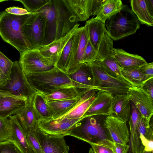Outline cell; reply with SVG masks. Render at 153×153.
<instances>
[{
  "instance_id": "obj_47",
  "label": "cell",
  "mask_w": 153,
  "mask_h": 153,
  "mask_svg": "<svg viewBox=\"0 0 153 153\" xmlns=\"http://www.w3.org/2000/svg\"><path fill=\"white\" fill-rule=\"evenodd\" d=\"M5 96H10L18 97L11 94L7 91L0 89V98Z\"/></svg>"
},
{
  "instance_id": "obj_24",
  "label": "cell",
  "mask_w": 153,
  "mask_h": 153,
  "mask_svg": "<svg viewBox=\"0 0 153 153\" xmlns=\"http://www.w3.org/2000/svg\"><path fill=\"white\" fill-rule=\"evenodd\" d=\"M15 115L25 133L37 128L39 121L41 120L33 106L32 101Z\"/></svg>"
},
{
  "instance_id": "obj_43",
  "label": "cell",
  "mask_w": 153,
  "mask_h": 153,
  "mask_svg": "<svg viewBox=\"0 0 153 153\" xmlns=\"http://www.w3.org/2000/svg\"><path fill=\"white\" fill-rule=\"evenodd\" d=\"M140 70L149 78L153 77V63H147L139 67Z\"/></svg>"
},
{
  "instance_id": "obj_25",
  "label": "cell",
  "mask_w": 153,
  "mask_h": 153,
  "mask_svg": "<svg viewBox=\"0 0 153 153\" xmlns=\"http://www.w3.org/2000/svg\"><path fill=\"white\" fill-rule=\"evenodd\" d=\"M84 26L91 43L97 51L102 38L106 32L105 23L95 17H93L86 21Z\"/></svg>"
},
{
  "instance_id": "obj_9",
  "label": "cell",
  "mask_w": 153,
  "mask_h": 153,
  "mask_svg": "<svg viewBox=\"0 0 153 153\" xmlns=\"http://www.w3.org/2000/svg\"><path fill=\"white\" fill-rule=\"evenodd\" d=\"M45 17L38 12L29 14L24 23L23 32L31 49L45 45Z\"/></svg>"
},
{
  "instance_id": "obj_41",
  "label": "cell",
  "mask_w": 153,
  "mask_h": 153,
  "mask_svg": "<svg viewBox=\"0 0 153 153\" xmlns=\"http://www.w3.org/2000/svg\"><path fill=\"white\" fill-rule=\"evenodd\" d=\"M94 153H114L111 148L101 145L90 143Z\"/></svg>"
},
{
  "instance_id": "obj_48",
  "label": "cell",
  "mask_w": 153,
  "mask_h": 153,
  "mask_svg": "<svg viewBox=\"0 0 153 153\" xmlns=\"http://www.w3.org/2000/svg\"><path fill=\"white\" fill-rule=\"evenodd\" d=\"M6 81L4 80L1 75L0 74V85L4 83Z\"/></svg>"
},
{
  "instance_id": "obj_6",
  "label": "cell",
  "mask_w": 153,
  "mask_h": 153,
  "mask_svg": "<svg viewBox=\"0 0 153 153\" xmlns=\"http://www.w3.org/2000/svg\"><path fill=\"white\" fill-rule=\"evenodd\" d=\"M88 64L91 67L95 89L109 92L115 96L127 94L129 88L133 86L124 79L116 78L109 75L98 62Z\"/></svg>"
},
{
  "instance_id": "obj_39",
  "label": "cell",
  "mask_w": 153,
  "mask_h": 153,
  "mask_svg": "<svg viewBox=\"0 0 153 153\" xmlns=\"http://www.w3.org/2000/svg\"><path fill=\"white\" fill-rule=\"evenodd\" d=\"M97 52L89 39L82 59V64L90 63L94 62Z\"/></svg>"
},
{
  "instance_id": "obj_45",
  "label": "cell",
  "mask_w": 153,
  "mask_h": 153,
  "mask_svg": "<svg viewBox=\"0 0 153 153\" xmlns=\"http://www.w3.org/2000/svg\"><path fill=\"white\" fill-rule=\"evenodd\" d=\"M129 146L127 144L122 145L114 143L112 149L114 153H127Z\"/></svg>"
},
{
  "instance_id": "obj_14",
  "label": "cell",
  "mask_w": 153,
  "mask_h": 153,
  "mask_svg": "<svg viewBox=\"0 0 153 153\" xmlns=\"http://www.w3.org/2000/svg\"><path fill=\"white\" fill-rule=\"evenodd\" d=\"M127 94L142 116L150 122L153 114V99L141 88L135 86L129 88Z\"/></svg>"
},
{
  "instance_id": "obj_19",
  "label": "cell",
  "mask_w": 153,
  "mask_h": 153,
  "mask_svg": "<svg viewBox=\"0 0 153 153\" xmlns=\"http://www.w3.org/2000/svg\"><path fill=\"white\" fill-rule=\"evenodd\" d=\"M114 96L111 93L98 91L96 97L83 117L95 115H110Z\"/></svg>"
},
{
  "instance_id": "obj_21",
  "label": "cell",
  "mask_w": 153,
  "mask_h": 153,
  "mask_svg": "<svg viewBox=\"0 0 153 153\" xmlns=\"http://www.w3.org/2000/svg\"><path fill=\"white\" fill-rule=\"evenodd\" d=\"M29 102L25 99L17 97L5 96L0 98V117L7 119L15 115L25 108Z\"/></svg>"
},
{
  "instance_id": "obj_13",
  "label": "cell",
  "mask_w": 153,
  "mask_h": 153,
  "mask_svg": "<svg viewBox=\"0 0 153 153\" xmlns=\"http://www.w3.org/2000/svg\"><path fill=\"white\" fill-rule=\"evenodd\" d=\"M35 134L44 153H69V147L64 136L45 133L38 127Z\"/></svg>"
},
{
  "instance_id": "obj_5",
  "label": "cell",
  "mask_w": 153,
  "mask_h": 153,
  "mask_svg": "<svg viewBox=\"0 0 153 153\" xmlns=\"http://www.w3.org/2000/svg\"><path fill=\"white\" fill-rule=\"evenodd\" d=\"M26 77L30 85L36 92L43 95L49 94L62 88H76L74 82L69 75L57 68L48 72L33 74Z\"/></svg>"
},
{
  "instance_id": "obj_42",
  "label": "cell",
  "mask_w": 153,
  "mask_h": 153,
  "mask_svg": "<svg viewBox=\"0 0 153 153\" xmlns=\"http://www.w3.org/2000/svg\"><path fill=\"white\" fill-rule=\"evenodd\" d=\"M5 11L10 14L16 15H23L31 13L25 9L16 7H9L6 8Z\"/></svg>"
},
{
  "instance_id": "obj_37",
  "label": "cell",
  "mask_w": 153,
  "mask_h": 153,
  "mask_svg": "<svg viewBox=\"0 0 153 153\" xmlns=\"http://www.w3.org/2000/svg\"><path fill=\"white\" fill-rule=\"evenodd\" d=\"M36 128L30 130L25 133L27 141L33 153H44L36 136Z\"/></svg>"
},
{
  "instance_id": "obj_44",
  "label": "cell",
  "mask_w": 153,
  "mask_h": 153,
  "mask_svg": "<svg viewBox=\"0 0 153 153\" xmlns=\"http://www.w3.org/2000/svg\"><path fill=\"white\" fill-rule=\"evenodd\" d=\"M141 88L153 99V77L147 80L143 84Z\"/></svg>"
},
{
  "instance_id": "obj_33",
  "label": "cell",
  "mask_w": 153,
  "mask_h": 153,
  "mask_svg": "<svg viewBox=\"0 0 153 153\" xmlns=\"http://www.w3.org/2000/svg\"><path fill=\"white\" fill-rule=\"evenodd\" d=\"M98 62L102 66L105 71L110 75L116 78L124 79L121 73L122 68L119 66L112 55L108 56L101 61Z\"/></svg>"
},
{
  "instance_id": "obj_46",
  "label": "cell",
  "mask_w": 153,
  "mask_h": 153,
  "mask_svg": "<svg viewBox=\"0 0 153 153\" xmlns=\"http://www.w3.org/2000/svg\"><path fill=\"white\" fill-rule=\"evenodd\" d=\"M145 0L149 10L151 14L153 16V0Z\"/></svg>"
},
{
  "instance_id": "obj_36",
  "label": "cell",
  "mask_w": 153,
  "mask_h": 153,
  "mask_svg": "<svg viewBox=\"0 0 153 153\" xmlns=\"http://www.w3.org/2000/svg\"><path fill=\"white\" fill-rule=\"evenodd\" d=\"M13 62L0 51V69L1 76L6 82L10 79V75Z\"/></svg>"
},
{
  "instance_id": "obj_17",
  "label": "cell",
  "mask_w": 153,
  "mask_h": 153,
  "mask_svg": "<svg viewBox=\"0 0 153 153\" xmlns=\"http://www.w3.org/2000/svg\"><path fill=\"white\" fill-rule=\"evenodd\" d=\"M68 75L74 82L80 95L90 90L95 89L92 72L89 64H82L76 71Z\"/></svg>"
},
{
  "instance_id": "obj_20",
  "label": "cell",
  "mask_w": 153,
  "mask_h": 153,
  "mask_svg": "<svg viewBox=\"0 0 153 153\" xmlns=\"http://www.w3.org/2000/svg\"><path fill=\"white\" fill-rule=\"evenodd\" d=\"M98 91L93 89L81 95L76 104L71 109L59 117H67L69 118L79 119L83 116L94 101Z\"/></svg>"
},
{
  "instance_id": "obj_2",
  "label": "cell",
  "mask_w": 153,
  "mask_h": 153,
  "mask_svg": "<svg viewBox=\"0 0 153 153\" xmlns=\"http://www.w3.org/2000/svg\"><path fill=\"white\" fill-rule=\"evenodd\" d=\"M107 116L99 115L83 117L75 125L68 135L88 143L111 148L114 142L106 127Z\"/></svg>"
},
{
  "instance_id": "obj_22",
  "label": "cell",
  "mask_w": 153,
  "mask_h": 153,
  "mask_svg": "<svg viewBox=\"0 0 153 153\" xmlns=\"http://www.w3.org/2000/svg\"><path fill=\"white\" fill-rule=\"evenodd\" d=\"M112 55L122 69L137 68L147 63L142 56L129 53L120 48H113Z\"/></svg>"
},
{
  "instance_id": "obj_8",
  "label": "cell",
  "mask_w": 153,
  "mask_h": 153,
  "mask_svg": "<svg viewBox=\"0 0 153 153\" xmlns=\"http://www.w3.org/2000/svg\"><path fill=\"white\" fill-rule=\"evenodd\" d=\"M26 76L50 71L57 68L51 59L42 55L36 49L29 50L20 56L19 61Z\"/></svg>"
},
{
  "instance_id": "obj_49",
  "label": "cell",
  "mask_w": 153,
  "mask_h": 153,
  "mask_svg": "<svg viewBox=\"0 0 153 153\" xmlns=\"http://www.w3.org/2000/svg\"><path fill=\"white\" fill-rule=\"evenodd\" d=\"M88 153H94L92 148H90Z\"/></svg>"
},
{
  "instance_id": "obj_7",
  "label": "cell",
  "mask_w": 153,
  "mask_h": 153,
  "mask_svg": "<svg viewBox=\"0 0 153 153\" xmlns=\"http://www.w3.org/2000/svg\"><path fill=\"white\" fill-rule=\"evenodd\" d=\"M0 89L18 97L32 101L36 92L29 83L19 61L13 62L10 79L0 85Z\"/></svg>"
},
{
  "instance_id": "obj_26",
  "label": "cell",
  "mask_w": 153,
  "mask_h": 153,
  "mask_svg": "<svg viewBox=\"0 0 153 153\" xmlns=\"http://www.w3.org/2000/svg\"><path fill=\"white\" fill-rule=\"evenodd\" d=\"M130 4L131 10L141 23L153 26V16L149 10L145 0H131Z\"/></svg>"
},
{
  "instance_id": "obj_50",
  "label": "cell",
  "mask_w": 153,
  "mask_h": 153,
  "mask_svg": "<svg viewBox=\"0 0 153 153\" xmlns=\"http://www.w3.org/2000/svg\"><path fill=\"white\" fill-rule=\"evenodd\" d=\"M143 153H153V152L144 151Z\"/></svg>"
},
{
  "instance_id": "obj_35",
  "label": "cell",
  "mask_w": 153,
  "mask_h": 153,
  "mask_svg": "<svg viewBox=\"0 0 153 153\" xmlns=\"http://www.w3.org/2000/svg\"><path fill=\"white\" fill-rule=\"evenodd\" d=\"M50 0H15L20 2L28 12L37 13L47 5Z\"/></svg>"
},
{
  "instance_id": "obj_38",
  "label": "cell",
  "mask_w": 153,
  "mask_h": 153,
  "mask_svg": "<svg viewBox=\"0 0 153 153\" xmlns=\"http://www.w3.org/2000/svg\"><path fill=\"white\" fill-rule=\"evenodd\" d=\"M12 142L7 119L0 117V144Z\"/></svg>"
},
{
  "instance_id": "obj_31",
  "label": "cell",
  "mask_w": 153,
  "mask_h": 153,
  "mask_svg": "<svg viewBox=\"0 0 153 153\" xmlns=\"http://www.w3.org/2000/svg\"><path fill=\"white\" fill-rule=\"evenodd\" d=\"M32 103L41 119L47 120L51 118V112L43 94L36 92L33 98Z\"/></svg>"
},
{
  "instance_id": "obj_11",
  "label": "cell",
  "mask_w": 153,
  "mask_h": 153,
  "mask_svg": "<svg viewBox=\"0 0 153 153\" xmlns=\"http://www.w3.org/2000/svg\"><path fill=\"white\" fill-rule=\"evenodd\" d=\"M77 22L87 20L96 15L106 0H63Z\"/></svg>"
},
{
  "instance_id": "obj_12",
  "label": "cell",
  "mask_w": 153,
  "mask_h": 153,
  "mask_svg": "<svg viewBox=\"0 0 153 153\" xmlns=\"http://www.w3.org/2000/svg\"><path fill=\"white\" fill-rule=\"evenodd\" d=\"M82 118L75 119L64 117L41 119L38 122V127L45 133L64 137L69 135L75 125Z\"/></svg>"
},
{
  "instance_id": "obj_1",
  "label": "cell",
  "mask_w": 153,
  "mask_h": 153,
  "mask_svg": "<svg viewBox=\"0 0 153 153\" xmlns=\"http://www.w3.org/2000/svg\"><path fill=\"white\" fill-rule=\"evenodd\" d=\"M37 12L45 19V45L65 36L78 23L63 0H50Z\"/></svg>"
},
{
  "instance_id": "obj_30",
  "label": "cell",
  "mask_w": 153,
  "mask_h": 153,
  "mask_svg": "<svg viewBox=\"0 0 153 153\" xmlns=\"http://www.w3.org/2000/svg\"><path fill=\"white\" fill-rule=\"evenodd\" d=\"M47 101H54L74 99L80 96L76 89L70 87L55 90L51 93L43 95Z\"/></svg>"
},
{
  "instance_id": "obj_3",
  "label": "cell",
  "mask_w": 153,
  "mask_h": 153,
  "mask_svg": "<svg viewBox=\"0 0 153 153\" xmlns=\"http://www.w3.org/2000/svg\"><path fill=\"white\" fill-rule=\"evenodd\" d=\"M29 14L16 15L5 10L0 13V36L4 41L16 48L20 56L31 49L22 29Z\"/></svg>"
},
{
  "instance_id": "obj_29",
  "label": "cell",
  "mask_w": 153,
  "mask_h": 153,
  "mask_svg": "<svg viewBox=\"0 0 153 153\" xmlns=\"http://www.w3.org/2000/svg\"><path fill=\"white\" fill-rule=\"evenodd\" d=\"M122 75L124 78L133 86L141 88L143 84L149 78L142 73L139 68L132 69H122Z\"/></svg>"
},
{
  "instance_id": "obj_32",
  "label": "cell",
  "mask_w": 153,
  "mask_h": 153,
  "mask_svg": "<svg viewBox=\"0 0 153 153\" xmlns=\"http://www.w3.org/2000/svg\"><path fill=\"white\" fill-rule=\"evenodd\" d=\"M113 40L105 32L102 38L97 52L94 61H101L108 56L112 55Z\"/></svg>"
},
{
  "instance_id": "obj_28",
  "label": "cell",
  "mask_w": 153,
  "mask_h": 153,
  "mask_svg": "<svg viewBox=\"0 0 153 153\" xmlns=\"http://www.w3.org/2000/svg\"><path fill=\"white\" fill-rule=\"evenodd\" d=\"M123 5L121 0H106L99 10L95 18L105 23L108 18L119 11Z\"/></svg>"
},
{
  "instance_id": "obj_27",
  "label": "cell",
  "mask_w": 153,
  "mask_h": 153,
  "mask_svg": "<svg viewBox=\"0 0 153 153\" xmlns=\"http://www.w3.org/2000/svg\"><path fill=\"white\" fill-rule=\"evenodd\" d=\"M80 97L69 100L46 101L51 113V117L50 119L58 118L67 113L76 104Z\"/></svg>"
},
{
  "instance_id": "obj_18",
  "label": "cell",
  "mask_w": 153,
  "mask_h": 153,
  "mask_svg": "<svg viewBox=\"0 0 153 153\" xmlns=\"http://www.w3.org/2000/svg\"><path fill=\"white\" fill-rule=\"evenodd\" d=\"M7 122L12 142L21 153H33L28 145L26 133L15 115L7 118Z\"/></svg>"
},
{
  "instance_id": "obj_23",
  "label": "cell",
  "mask_w": 153,
  "mask_h": 153,
  "mask_svg": "<svg viewBox=\"0 0 153 153\" xmlns=\"http://www.w3.org/2000/svg\"><path fill=\"white\" fill-rule=\"evenodd\" d=\"M130 101L127 94L114 96L110 115L126 123L131 111Z\"/></svg>"
},
{
  "instance_id": "obj_4",
  "label": "cell",
  "mask_w": 153,
  "mask_h": 153,
  "mask_svg": "<svg viewBox=\"0 0 153 153\" xmlns=\"http://www.w3.org/2000/svg\"><path fill=\"white\" fill-rule=\"evenodd\" d=\"M105 25L107 34L115 41L135 33L140 28L137 17L131 9L124 4L119 11L107 19Z\"/></svg>"
},
{
  "instance_id": "obj_51",
  "label": "cell",
  "mask_w": 153,
  "mask_h": 153,
  "mask_svg": "<svg viewBox=\"0 0 153 153\" xmlns=\"http://www.w3.org/2000/svg\"><path fill=\"white\" fill-rule=\"evenodd\" d=\"M0 74L1 75V71L0 69Z\"/></svg>"
},
{
  "instance_id": "obj_34",
  "label": "cell",
  "mask_w": 153,
  "mask_h": 153,
  "mask_svg": "<svg viewBox=\"0 0 153 153\" xmlns=\"http://www.w3.org/2000/svg\"><path fill=\"white\" fill-rule=\"evenodd\" d=\"M74 35L66 44L59 59L56 65L57 68L65 72L70 59L74 39Z\"/></svg>"
},
{
  "instance_id": "obj_15",
  "label": "cell",
  "mask_w": 153,
  "mask_h": 153,
  "mask_svg": "<svg viewBox=\"0 0 153 153\" xmlns=\"http://www.w3.org/2000/svg\"><path fill=\"white\" fill-rule=\"evenodd\" d=\"M77 23L65 36L36 48L44 57L52 60L56 65L66 44L79 27Z\"/></svg>"
},
{
  "instance_id": "obj_16",
  "label": "cell",
  "mask_w": 153,
  "mask_h": 153,
  "mask_svg": "<svg viewBox=\"0 0 153 153\" xmlns=\"http://www.w3.org/2000/svg\"><path fill=\"white\" fill-rule=\"evenodd\" d=\"M105 125L110 137L114 143L125 145L129 142L130 132L126 123L109 115L106 118Z\"/></svg>"
},
{
  "instance_id": "obj_40",
  "label": "cell",
  "mask_w": 153,
  "mask_h": 153,
  "mask_svg": "<svg viewBox=\"0 0 153 153\" xmlns=\"http://www.w3.org/2000/svg\"><path fill=\"white\" fill-rule=\"evenodd\" d=\"M0 153H21L12 141L0 144Z\"/></svg>"
},
{
  "instance_id": "obj_10",
  "label": "cell",
  "mask_w": 153,
  "mask_h": 153,
  "mask_svg": "<svg viewBox=\"0 0 153 153\" xmlns=\"http://www.w3.org/2000/svg\"><path fill=\"white\" fill-rule=\"evenodd\" d=\"M89 40L84 26L79 27L74 35L71 54L65 73L70 74L76 71L82 64V59Z\"/></svg>"
}]
</instances>
